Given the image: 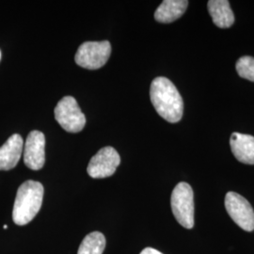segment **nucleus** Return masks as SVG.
<instances>
[{
	"label": "nucleus",
	"instance_id": "nucleus-1",
	"mask_svg": "<svg viewBox=\"0 0 254 254\" xmlns=\"http://www.w3.org/2000/svg\"><path fill=\"white\" fill-rule=\"evenodd\" d=\"M150 97L156 112L167 122L178 123L184 112V102L173 82L166 77L154 78L150 89Z\"/></svg>",
	"mask_w": 254,
	"mask_h": 254
},
{
	"label": "nucleus",
	"instance_id": "nucleus-2",
	"mask_svg": "<svg viewBox=\"0 0 254 254\" xmlns=\"http://www.w3.org/2000/svg\"><path fill=\"white\" fill-rule=\"evenodd\" d=\"M44 191L43 185L33 180L19 187L12 211V219L16 225H27L36 217L43 204Z\"/></svg>",
	"mask_w": 254,
	"mask_h": 254
},
{
	"label": "nucleus",
	"instance_id": "nucleus-3",
	"mask_svg": "<svg viewBox=\"0 0 254 254\" xmlns=\"http://www.w3.org/2000/svg\"><path fill=\"white\" fill-rule=\"evenodd\" d=\"M171 205L176 220L183 227L194 226V194L188 183H179L173 190Z\"/></svg>",
	"mask_w": 254,
	"mask_h": 254
},
{
	"label": "nucleus",
	"instance_id": "nucleus-4",
	"mask_svg": "<svg viewBox=\"0 0 254 254\" xmlns=\"http://www.w3.org/2000/svg\"><path fill=\"white\" fill-rule=\"evenodd\" d=\"M111 46L109 41L85 42L78 47L74 61L78 66L88 70H97L109 61Z\"/></svg>",
	"mask_w": 254,
	"mask_h": 254
},
{
	"label": "nucleus",
	"instance_id": "nucleus-5",
	"mask_svg": "<svg viewBox=\"0 0 254 254\" xmlns=\"http://www.w3.org/2000/svg\"><path fill=\"white\" fill-rule=\"evenodd\" d=\"M55 119L69 133H78L86 125V117L72 96H65L58 103L55 108Z\"/></svg>",
	"mask_w": 254,
	"mask_h": 254
},
{
	"label": "nucleus",
	"instance_id": "nucleus-6",
	"mask_svg": "<svg viewBox=\"0 0 254 254\" xmlns=\"http://www.w3.org/2000/svg\"><path fill=\"white\" fill-rule=\"evenodd\" d=\"M225 207L230 218L247 232L254 230V211L251 203L236 192H228L225 197Z\"/></svg>",
	"mask_w": 254,
	"mask_h": 254
},
{
	"label": "nucleus",
	"instance_id": "nucleus-7",
	"mask_svg": "<svg viewBox=\"0 0 254 254\" xmlns=\"http://www.w3.org/2000/svg\"><path fill=\"white\" fill-rule=\"evenodd\" d=\"M120 163L121 157L118 152L113 147L108 146L92 156L87 172L94 179L107 178L115 173Z\"/></svg>",
	"mask_w": 254,
	"mask_h": 254
},
{
	"label": "nucleus",
	"instance_id": "nucleus-8",
	"mask_svg": "<svg viewBox=\"0 0 254 254\" xmlns=\"http://www.w3.org/2000/svg\"><path fill=\"white\" fill-rule=\"evenodd\" d=\"M24 163L32 171L41 170L46 162V137L40 131H31L24 145Z\"/></svg>",
	"mask_w": 254,
	"mask_h": 254
},
{
	"label": "nucleus",
	"instance_id": "nucleus-9",
	"mask_svg": "<svg viewBox=\"0 0 254 254\" xmlns=\"http://www.w3.org/2000/svg\"><path fill=\"white\" fill-rule=\"evenodd\" d=\"M24 150V141L19 134L9 136V139L0 147V171L13 169L21 158Z\"/></svg>",
	"mask_w": 254,
	"mask_h": 254
},
{
	"label": "nucleus",
	"instance_id": "nucleus-10",
	"mask_svg": "<svg viewBox=\"0 0 254 254\" xmlns=\"http://www.w3.org/2000/svg\"><path fill=\"white\" fill-rule=\"evenodd\" d=\"M231 150L240 162L254 165V136L234 133L230 139Z\"/></svg>",
	"mask_w": 254,
	"mask_h": 254
},
{
	"label": "nucleus",
	"instance_id": "nucleus-11",
	"mask_svg": "<svg viewBox=\"0 0 254 254\" xmlns=\"http://www.w3.org/2000/svg\"><path fill=\"white\" fill-rule=\"evenodd\" d=\"M189 1L165 0L154 12V19L163 24H169L180 18L187 10Z\"/></svg>",
	"mask_w": 254,
	"mask_h": 254
},
{
	"label": "nucleus",
	"instance_id": "nucleus-12",
	"mask_svg": "<svg viewBox=\"0 0 254 254\" xmlns=\"http://www.w3.org/2000/svg\"><path fill=\"white\" fill-rule=\"evenodd\" d=\"M208 10L214 24L220 28L232 27L235 22V15L227 0H210Z\"/></svg>",
	"mask_w": 254,
	"mask_h": 254
},
{
	"label": "nucleus",
	"instance_id": "nucleus-13",
	"mask_svg": "<svg viewBox=\"0 0 254 254\" xmlns=\"http://www.w3.org/2000/svg\"><path fill=\"white\" fill-rule=\"evenodd\" d=\"M106 237L100 232H92L85 236L77 254H103L106 248Z\"/></svg>",
	"mask_w": 254,
	"mask_h": 254
},
{
	"label": "nucleus",
	"instance_id": "nucleus-14",
	"mask_svg": "<svg viewBox=\"0 0 254 254\" xmlns=\"http://www.w3.org/2000/svg\"><path fill=\"white\" fill-rule=\"evenodd\" d=\"M237 73L250 81L254 82V59L250 56L240 58L236 63Z\"/></svg>",
	"mask_w": 254,
	"mask_h": 254
},
{
	"label": "nucleus",
	"instance_id": "nucleus-15",
	"mask_svg": "<svg viewBox=\"0 0 254 254\" xmlns=\"http://www.w3.org/2000/svg\"><path fill=\"white\" fill-rule=\"evenodd\" d=\"M139 254H163L153 248H145Z\"/></svg>",
	"mask_w": 254,
	"mask_h": 254
},
{
	"label": "nucleus",
	"instance_id": "nucleus-16",
	"mask_svg": "<svg viewBox=\"0 0 254 254\" xmlns=\"http://www.w3.org/2000/svg\"><path fill=\"white\" fill-rule=\"evenodd\" d=\"M0 59H1V52H0Z\"/></svg>",
	"mask_w": 254,
	"mask_h": 254
}]
</instances>
